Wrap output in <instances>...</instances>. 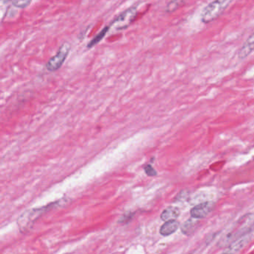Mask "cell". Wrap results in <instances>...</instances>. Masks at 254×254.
I'll return each mask as SVG.
<instances>
[{
	"mask_svg": "<svg viewBox=\"0 0 254 254\" xmlns=\"http://www.w3.org/2000/svg\"><path fill=\"white\" fill-rule=\"evenodd\" d=\"M69 201L67 197L60 199L55 202L48 203L46 206H41V207L33 208L23 212L18 219H17V225H18L19 230L22 233H27L28 232L32 230L35 222L41 218L44 214L52 209L59 207L62 205L66 204Z\"/></svg>",
	"mask_w": 254,
	"mask_h": 254,
	"instance_id": "1",
	"label": "cell"
},
{
	"mask_svg": "<svg viewBox=\"0 0 254 254\" xmlns=\"http://www.w3.org/2000/svg\"><path fill=\"white\" fill-rule=\"evenodd\" d=\"M136 15H137V10L135 7L128 8L119 15L111 23L110 27L114 28L115 31L125 30L134 21Z\"/></svg>",
	"mask_w": 254,
	"mask_h": 254,
	"instance_id": "2",
	"label": "cell"
},
{
	"mask_svg": "<svg viewBox=\"0 0 254 254\" xmlns=\"http://www.w3.org/2000/svg\"><path fill=\"white\" fill-rule=\"evenodd\" d=\"M70 44L64 43L61 46L56 56H53L47 64V69L50 72H54L62 67L66 57L70 51Z\"/></svg>",
	"mask_w": 254,
	"mask_h": 254,
	"instance_id": "3",
	"label": "cell"
},
{
	"mask_svg": "<svg viewBox=\"0 0 254 254\" xmlns=\"http://www.w3.org/2000/svg\"><path fill=\"white\" fill-rule=\"evenodd\" d=\"M226 8L217 0L210 2L202 13L201 20L203 23H209L218 18Z\"/></svg>",
	"mask_w": 254,
	"mask_h": 254,
	"instance_id": "4",
	"label": "cell"
},
{
	"mask_svg": "<svg viewBox=\"0 0 254 254\" xmlns=\"http://www.w3.org/2000/svg\"><path fill=\"white\" fill-rule=\"evenodd\" d=\"M252 232H248V233H244V234L241 235L240 236H238L235 239V240L230 244L229 248L227 250H226L224 252L225 253H238L243 249L251 241V238H252Z\"/></svg>",
	"mask_w": 254,
	"mask_h": 254,
	"instance_id": "5",
	"label": "cell"
},
{
	"mask_svg": "<svg viewBox=\"0 0 254 254\" xmlns=\"http://www.w3.org/2000/svg\"><path fill=\"white\" fill-rule=\"evenodd\" d=\"M215 203L213 202H204L200 203L191 209V216L193 218H203L207 216L214 209Z\"/></svg>",
	"mask_w": 254,
	"mask_h": 254,
	"instance_id": "6",
	"label": "cell"
},
{
	"mask_svg": "<svg viewBox=\"0 0 254 254\" xmlns=\"http://www.w3.org/2000/svg\"><path fill=\"white\" fill-rule=\"evenodd\" d=\"M180 223L176 220H169L166 221L164 224H163L161 228H160V234L164 236H168L169 235L173 234L177 231L178 227H179Z\"/></svg>",
	"mask_w": 254,
	"mask_h": 254,
	"instance_id": "7",
	"label": "cell"
},
{
	"mask_svg": "<svg viewBox=\"0 0 254 254\" xmlns=\"http://www.w3.org/2000/svg\"><path fill=\"white\" fill-rule=\"evenodd\" d=\"M254 35H251L248 38V39L245 41V44L242 46V49L239 51V58L240 60H244V59H246L254 51Z\"/></svg>",
	"mask_w": 254,
	"mask_h": 254,
	"instance_id": "8",
	"label": "cell"
},
{
	"mask_svg": "<svg viewBox=\"0 0 254 254\" xmlns=\"http://www.w3.org/2000/svg\"><path fill=\"white\" fill-rule=\"evenodd\" d=\"M179 209L175 206H169V207L166 208L162 212L160 218L163 221H166L169 220H174L175 218H178L180 215Z\"/></svg>",
	"mask_w": 254,
	"mask_h": 254,
	"instance_id": "9",
	"label": "cell"
},
{
	"mask_svg": "<svg viewBox=\"0 0 254 254\" xmlns=\"http://www.w3.org/2000/svg\"><path fill=\"white\" fill-rule=\"evenodd\" d=\"M198 222L194 219H189L183 224L181 227V231L184 234L190 235L194 231Z\"/></svg>",
	"mask_w": 254,
	"mask_h": 254,
	"instance_id": "10",
	"label": "cell"
},
{
	"mask_svg": "<svg viewBox=\"0 0 254 254\" xmlns=\"http://www.w3.org/2000/svg\"><path fill=\"white\" fill-rule=\"evenodd\" d=\"M109 29L110 26H107V27H105V29L100 32V33L98 34V35H96V36L91 41H90V44H88L87 47H88L89 49H90L92 48V47H94V46H96V44H99V43L104 38H105L107 33L109 32Z\"/></svg>",
	"mask_w": 254,
	"mask_h": 254,
	"instance_id": "11",
	"label": "cell"
},
{
	"mask_svg": "<svg viewBox=\"0 0 254 254\" xmlns=\"http://www.w3.org/2000/svg\"><path fill=\"white\" fill-rule=\"evenodd\" d=\"M186 0H172L166 6V11L167 13H172L182 6L185 3Z\"/></svg>",
	"mask_w": 254,
	"mask_h": 254,
	"instance_id": "12",
	"label": "cell"
},
{
	"mask_svg": "<svg viewBox=\"0 0 254 254\" xmlns=\"http://www.w3.org/2000/svg\"><path fill=\"white\" fill-rule=\"evenodd\" d=\"M32 0H12V3L17 8H25L30 5Z\"/></svg>",
	"mask_w": 254,
	"mask_h": 254,
	"instance_id": "13",
	"label": "cell"
},
{
	"mask_svg": "<svg viewBox=\"0 0 254 254\" xmlns=\"http://www.w3.org/2000/svg\"><path fill=\"white\" fill-rule=\"evenodd\" d=\"M145 172L147 175L148 176H156L157 175V172L155 169L151 166V165H147L145 167Z\"/></svg>",
	"mask_w": 254,
	"mask_h": 254,
	"instance_id": "14",
	"label": "cell"
},
{
	"mask_svg": "<svg viewBox=\"0 0 254 254\" xmlns=\"http://www.w3.org/2000/svg\"><path fill=\"white\" fill-rule=\"evenodd\" d=\"M133 213H131V212H130L125 214V215H123V218H122L121 220H120V222H127V221H128L129 220L131 219L132 217H133Z\"/></svg>",
	"mask_w": 254,
	"mask_h": 254,
	"instance_id": "15",
	"label": "cell"
},
{
	"mask_svg": "<svg viewBox=\"0 0 254 254\" xmlns=\"http://www.w3.org/2000/svg\"><path fill=\"white\" fill-rule=\"evenodd\" d=\"M217 1L220 2L224 8H227V7L230 5V2H231L233 0H217Z\"/></svg>",
	"mask_w": 254,
	"mask_h": 254,
	"instance_id": "16",
	"label": "cell"
}]
</instances>
